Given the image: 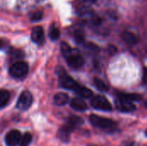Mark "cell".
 <instances>
[{"label":"cell","mask_w":147,"mask_h":146,"mask_svg":"<svg viewBox=\"0 0 147 146\" xmlns=\"http://www.w3.org/2000/svg\"><path fill=\"white\" fill-rule=\"evenodd\" d=\"M74 38L76 40V41L78 43H82L84 40V32L80 31V30H77L74 33Z\"/></svg>","instance_id":"obj_22"},{"label":"cell","mask_w":147,"mask_h":146,"mask_svg":"<svg viewBox=\"0 0 147 146\" xmlns=\"http://www.w3.org/2000/svg\"><path fill=\"white\" fill-rule=\"evenodd\" d=\"M64 57H65L68 65L72 69H75V70L80 69L84 64V59L82 57V55L80 54L79 51H78V50L71 49V51Z\"/></svg>","instance_id":"obj_3"},{"label":"cell","mask_w":147,"mask_h":146,"mask_svg":"<svg viewBox=\"0 0 147 146\" xmlns=\"http://www.w3.org/2000/svg\"><path fill=\"white\" fill-rule=\"evenodd\" d=\"M122 146H134V142H128V143H125Z\"/></svg>","instance_id":"obj_25"},{"label":"cell","mask_w":147,"mask_h":146,"mask_svg":"<svg viewBox=\"0 0 147 146\" xmlns=\"http://www.w3.org/2000/svg\"><path fill=\"white\" fill-rule=\"evenodd\" d=\"M90 104L94 108L98 109V110H102V111H111L112 110V106H111L110 102L103 96L97 95V96L92 97L90 100Z\"/></svg>","instance_id":"obj_5"},{"label":"cell","mask_w":147,"mask_h":146,"mask_svg":"<svg viewBox=\"0 0 147 146\" xmlns=\"http://www.w3.org/2000/svg\"><path fill=\"white\" fill-rule=\"evenodd\" d=\"M90 121L93 126L107 133H114L117 130V124L114 120L106 117L91 114L90 116Z\"/></svg>","instance_id":"obj_1"},{"label":"cell","mask_w":147,"mask_h":146,"mask_svg":"<svg viewBox=\"0 0 147 146\" xmlns=\"http://www.w3.org/2000/svg\"><path fill=\"white\" fill-rule=\"evenodd\" d=\"M33 103V96L28 90H24L21 93L17 102H16V108L21 111H24L28 109Z\"/></svg>","instance_id":"obj_6"},{"label":"cell","mask_w":147,"mask_h":146,"mask_svg":"<svg viewBox=\"0 0 147 146\" xmlns=\"http://www.w3.org/2000/svg\"><path fill=\"white\" fill-rule=\"evenodd\" d=\"M31 39L34 43L38 45H41L44 43L45 34H44V30L40 26H36L33 28L31 32Z\"/></svg>","instance_id":"obj_9"},{"label":"cell","mask_w":147,"mask_h":146,"mask_svg":"<svg viewBox=\"0 0 147 146\" xmlns=\"http://www.w3.org/2000/svg\"><path fill=\"white\" fill-rule=\"evenodd\" d=\"M93 85L99 90L102 92H107L109 90V86L105 83V82H103L102 79L98 78V77H94L93 78Z\"/></svg>","instance_id":"obj_16"},{"label":"cell","mask_w":147,"mask_h":146,"mask_svg":"<svg viewBox=\"0 0 147 146\" xmlns=\"http://www.w3.org/2000/svg\"><path fill=\"white\" fill-rule=\"evenodd\" d=\"M9 54L14 59H20L24 57V52L20 49H12L9 52Z\"/></svg>","instance_id":"obj_21"},{"label":"cell","mask_w":147,"mask_h":146,"mask_svg":"<svg viewBox=\"0 0 147 146\" xmlns=\"http://www.w3.org/2000/svg\"><path fill=\"white\" fill-rule=\"evenodd\" d=\"M4 140L8 146L18 145L22 140V134L18 130H11L6 134Z\"/></svg>","instance_id":"obj_8"},{"label":"cell","mask_w":147,"mask_h":146,"mask_svg":"<svg viewBox=\"0 0 147 146\" xmlns=\"http://www.w3.org/2000/svg\"><path fill=\"white\" fill-rule=\"evenodd\" d=\"M115 108L119 112L121 113H132L136 110V107L132 102L119 97L115 101Z\"/></svg>","instance_id":"obj_7"},{"label":"cell","mask_w":147,"mask_h":146,"mask_svg":"<svg viewBox=\"0 0 147 146\" xmlns=\"http://www.w3.org/2000/svg\"><path fill=\"white\" fill-rule=\"evenodd\" d=\"M74 92L78 96H79L80 97H83V98H90L93 96V92L90 89H88L84 86H81V85H79L78 88Z\"/></svg>","instance_id":"obj_15"},{"label":"cell","mask_w":147,"mask_h":146,"mask_svg":"<svg viewBox=\"0 0 147 146\" xmlns=\"http://www.w3.org/2000/svg\"><path fill=\"white\" fill-rule=\"evenodd\" d=\"M145 105H146V108H147V100H146V103H145Z\"/></svg>","instance_id":"obj_27"},{"label":"cell","mask_w":147,"mask_h":146,"mask_svg":"<svg viewBox=\"0 0 147 146\" xmlns=\"http://www.w3.org/2000/svg\"><path fill=\"white\" fill-rule=\"evenodd\" d=\"M42 16H43V13L41 11H36L31 15L30 20L32 22H39L42 19Z\"/></svg>","instance_id":"obj_23"},{"label":"cell","mask_w":147,"mask_h":146,"mask_svg":"<svg viewBox=\"0 0 147 146\" xmlns=\"http://www.w3.org/2000/svg\"><path fill=\"white\" fill-rule=\"evenodd\" d=\"M83 123H84V120L80 117L76 116V115H71L70 117H68L66 123L65 125H66L73 132L76 128L80 126Z\"/></svg>","instance_id":"obj_11"},{"label":"cell","mask_w":147,"mask_h":146,"mask_svg":"<svg viewBox=\"0 0 147 146\" xmlns=\"http://www.w3.org/2000/svg\"><path fill=\"white\" fill-rule=\"evenodd\" d=\"M28 72V65L23 61H17L14 63L9 70V75L16 79L23 78Z\"/></svg>","instance_id":"obj_4"},{"label":"cell","mask_w":147,"mask_h":146,"mask_svg":"<svg viewBox=\"0 0 147 146\" xmlns=\"http://www.w3.org/2000/svg\"><path fill=\"white\" fill-rule=\"evenodd\" d=\"M118 97L129 101V102H134V101H140L141 100V96L138 94H130V93H119Z\"/></svg>","instance_id":"obj_18"},{"label":"cell","mask_w":147,"mask_h":146,"mask_svg":"<svg viewBox=\"0 0 147 146\" xmlns=\"http://www.w3.org/2000/svg\"><path fill=\"white\" fill-rule=\"evenodd\" d=\"M72 133V131L66 126V125H64L63 126H61L59 129V132H58V138L59 139V140H61L62 142H65V143H67L69 142L70 140V136H71V133Z\"/></svg>","instance_id":"obj_12"},{"label":"cell","mask_w":147,"mask_h":146,"mask_svg":"<svg viewBox=\"0 0 147 146\" xmlns=\"http://www.w3.org/2000/svg\"><path fill=\"white\" fill-rule=\"evenodd\" d=\"M10 98V93L8 90L1 89L0 90V107L1 108H3L7 106L9 101Z\"/></svg>","instance_id":"obj_17"},{"label":"cell","mask_w":147,"mask_h":146,"mask_svg":"<svg viewBox=\"0 0 147 146\" xmlns=\"http://www.w3.org/2000/svg\"><path fill=\"white\" fill-rule=\"evenodd\" d=\"M70 105L74 110L79 111V112H84V111L87 110V108H88V106H87L86 102L82 98H79V97L73 98L71 101Z\"/></svg>","instance_id":"obj_10"},{"label":"cell","mask_w":147,"mask_h":146,"mask_svg":"<svg viewBox=\"0 0 147 146\" xmlns=\"http://www.w3.org/2000/svg\"><path fill=\"white\" fill-rule=\"evenodd\" d=\"M32 142V135L29 133H26L22 137L20 146H28Z\"/></svg>","instance_id":"obj_20"},{"label":"cell","mask_w":147,"mask_h":146,"mask_svg":"<svg viewBox=\"0 0 147 146\" xmlns=\"http://www.w3.org/2000/svg\"><path fill=\"white\" fill-rule=\"evenodd\" d=\"M49 38L52 40H56L59 38V35H60V32H59V29L54 25V24H52L49 28Z\"/></svg>","instance_id":"obj_19"},{"label":"cell","mask_w":147,"mask_h":146,"mask_svg":"<svg viewBox=\"0 0 147 146\" xmlns=\"http://www.w3.org/2000/svg\"><path fill=\"white\" fill-rule=\"evenodd\" d=\"M53 102L57 106H64L69 102V97L65 93H57L53 97Z\"/></svg>","instance_id":"obj_14"},{"label":"cell","mask_w":147,"mask_h":146,"mask_svg":"<svg viewBox=\"0 0 147 146\" xmlns=\"http://www.w3.org/2000/svg\"><path fill=\"white\" fill-rule=\"evenodd\" d=\"M121 39L129 45H135L138 42L137 36L128 30H125L121 33Z\"/></svg>","instance_id":"obj_13"},{"label":"cell","mask_w":147,"mask_h":146,"mask_svg":"<svg viewBox=\"0 0 147 146\" xmlns=\"http://www.w3.org/2000/svg\"><path fill=\"white\" fill-rule=\"evenodd\" d=\"M58 74H59V83L62 88L66 89H71L73 91H75L78 88L79 84L71 77H70L63 68L58 71Z\"/></svg>","instance_id":"obj_2"},{"label":"cell","mask_w":147,"mask_h":146,"mask_svg":"<svg viewBox=\"0 0 147 146\" xmlns=\"http://www.w3.org/2000/svg\"><path fill=\"white\" fill-rule=\"evenodd\" d=\"M145 134H146V137H147V129H146V133H145Z\"/></svg>","instance_id":"obj_26"},{"label":"cell","mask_w":147,"mask_h":146,"mask_svg":"<svg viewBox=\"0 0 147 146\" xmlns=\"http://www.w3.org/2000/svg\"><path fill=\"white\" fill-rule=\"evenodd\" d=\"M90 1H91V2H96V0H90Z\"/></svg>","instance_id":"obj_28"},{"label":"cell","mask_w":147,"mask_h":146,"mask_svg":"<svg viewBox=\"0 0 147 146\" xmlns=\"http://www.w3.org/2000/svg\"><path fill=\"white\" fill-rule=\"evenodd\" d=\"M143 81L147 85V68L144 70V76H143Z\"/></svg>","instance_id":"obj_24"}]
</instances>
